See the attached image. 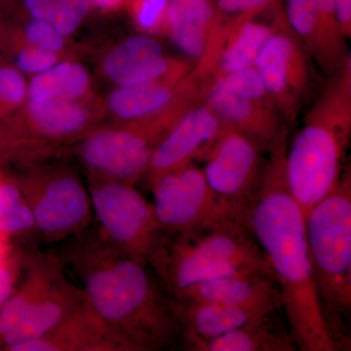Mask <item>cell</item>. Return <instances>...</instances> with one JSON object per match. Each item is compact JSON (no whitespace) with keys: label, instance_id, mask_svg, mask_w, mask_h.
I'll use <instances>...</instances> for the list:
<instances>
[{"label":"cell","instance_id":"6","mask_svg":"<svg viewBox=\"0 0 351 351\" xmlns=\"http://www.w3.org/2000/svg\"><path fill=\"white\" fill-rule=\"evenodd\" d=\"M99 237L122 255L149 265L164 232L154 206L126 182L89 179Z\"/></svg>","mask_w":351,"mask_h":351},{"label":"cell","instance_id":"38","mask_svg":"<svg viewBox=\"0 0 351 351\" xmlns=\"http://www.w3.org/2000/svg\"><path fill=\"white\" fill-rule=\"evenodd\" d=\"M18 0H0V40L5 32L6 18H8L17 9Z\"/></svg>","mask_w":351,"mask_h":351},{"label":"cell","instance_id":"13","mask_svg":"<svg viewBox=\"0 0 351 351\" xmlns=\"http://www.w3.org/2000/svg\"><path fill=\"white\" fill-rule=\"evenodd\" d=\"M283 10L291 31L328 76L343 68L350 55L334 0H287Z\"/></svg>","mask_w":351,"mask_h":351},{"label":"cell","instance_id":"26","mask_svg":"<svg viewBox=\"0 0 351 351\" xmlns=\"http://www.w3.org/2000/svg\"><path fill=\"white\" fill-rule=\"evenodd\" d=\"M89 86L86 69L80 64L64 62L36 75L27 88V96L34 103L50 99L76 101L87 93Z\"/></svg>","mask_w":351,"mask_h":351},{"label":"cell","instance_id":"11","mask_svg":"<svg viewBox=\"0 0 351 351\" xmlns=\"http://www.w3.org/2000/svg\"><path fill=\"white\" fill-rule=\"evenodd\" d=\"M308 55L284 15L271 38L261 51L255 69L284 122L295 123L313 88Z\"/></svg>","mask_w":351,"mask_h":351},{"label":"cell","instance_id":"35","mask_svg":"<svg viewBox=\"0 0 351 351\" xmlns=\"http://www.w3.org/2000/svg\"><path fill=\"white\" fill-rule=\"evenodd\" d=\"M54 2L55 0H18L17 6L22 7L32 19L48 22Z\"/></svg>","mask_w":351,"mask_h":351},{"label":"cell","instance_id":"16","mask_svg":"<svg viewBox=\"0 0 351 351\" xmlns=\"http://www.w3.org/2000/svg\"><path fill=\"white\" fill-rule=\"evenodd\" d=\"M106 75L119 86L182 78L191 71L184 62L163 56L162 46L147 36L122 41L104 60Z\"/></svg>","mask_w":351,"mask_h":351},{"label":"cell","instance_id":"29","mask_svg":"<svg viewBox=\"0 0 351 351\" xmlns=\"http://www.w3.org/2000/svg\"><path fill=\"white\" fill-rule=\"evenodd\" d=\"M27 95V84L19 69L0 63V119L22 105Z\"/></svg>","mask_w":351,"mask_h":351},{"label":"cell","instance_id":"40","mask_svg":"<svg viewBox=\"0 0 351 351\" xmlns=\"http://www.w3.org/2000/svg\"><path fill=\"white\" fill-rule=\"evenodd\" d=\"M0 177H1V175H0Z\"/></svg>","mask_w":351,"mask_h":351},{"label":"cell","instance_id":"1","mask_svg":"<svg viewBox=\"0 0 351 351\" xmlns=\"http://www.w3.org/2000/svg\"><path fill=\"white\" fill-rule=\"evenodd\" d=\"M287 130L269 149L257 193L239 219L260 245L281 291L282 309L298 350L336 351L321 313L306 232V217L289 188Z\"/></svg>","mask_w":351,"mask_h":351},{"label":"cell","instance_id":"5","mask_svg":"<svg viewBox=\"0 0 351 351\" xmlns=\"http://www.w3.org/2000/svg\"><path fill=\"white\" fill-rule=\"evenodd\" d=\"M307 246L321 313L337 350H350L351 173L306 215Z\"/></svg>","mask_w":351,"mask_h":351},{"label":"cell","instance_id":"9","mask_svg":"<svg viewBox=\"0 0 351 351\" xmlns=\"http://www.w3.org/2000/svg\"><path fill=\"white\" fill-rule=\"evenodd\" d=\"M202 101L226 127L249 136L265 152L287 130L255 66L209 80Z\"/></svg>","mask_w":351,"mask_h":351},{"label":"cell","instance_id":"31","mask_svg":"<svg viewBox=\"0 0 351 351\" xmlns=\"http://www.w3.org/2000/svg\"><path fill=\"white\" fill-rule=\"evenodd\" d=\"M170 0H129L132 17L138 29L147 32L162 31Z\"/></svg>","mask_w":351,"mask_h":351},{"label":"cell","instance_id":"33","mask_svg":"<svg viewBox=\"0 0 351 351\" xmlns=\"http://www.w3.org/2000/svg\"><path fill=\"white\" fill-rule=\"evenodd\" d=\"M57 53L27 46L18 51L15 56L16 68L25 73L38 75L58 64Z\"/></svg>","mask_w":351,"mask_h":351},{"label":"cell","instance_id":"14","mask_svg":"<svg viewBox=\"0 0 351 351\" xmlns=\"http://www.w3.org/2000/svg\"><path fill=\"white\" fill-rule=\"evenodd\" d=\"M226 129L203 101L180 117L152 152L147 175L151 184L161 175L202 160L215 141Z\"/></svg>","mask_w":351,"mask_h":351},{"label":"cell","instance_id":"15","mask_svg":"<svg viewBox=\"0 0 351 351\" xmlns=\"http://www.w3.org/2000/svg\"><path fill=\"white\" fill-rule=\"evenodd\" d=\"M171 298L265 311H282L280 288L271 270L258 269L219 277L182 289Z\"/></svg>","mask_w":351,"mask_h":351},{"label":"cell","instance_id":"39","mask_svg":"<svg viewBox=\"0 0 351 351\" xmlns=\"http://www.w3.org/2000/svg\"><path fill=\"white\" fill-rule=\"evenodd\" d=\"M91 4L100 7L101 9L106 10H114V9L119 8V7L127 5L129 0H90Z\"/></svg>","mask_w":351,"mask_h":351},{"label":"cell","instance_id":"23","mask_svg":"<svg viewBox=\"0 0 351 351\" xmlns=\"http://www.w3.org/2000/svg\"><path fill=\"white\" fill-rule=\"evenodd\" d=\"M173 300V306L182 329V345L188 339H216L239 329L252 319L272 313L251 307L216 302Z\"/></svg>","mask_w":351,"mask_h":351},{"label":"cell","instance_id":"7","mask_svg":"<svg viewBox=\"0 0 351 351\" xmlns=\"http://www.w3.org/2000/svg\"><path fill=\"white\" fill-rule=\"evenodd\" d=\"M14 180L29 203L38 237L44 241L77 237L93 219L88 189L71 171L34 169Z\"/></svg>","mask_w":351,"mask_h":351},{"label":"cell","instance_id":"20","mask_svg":"<svg viewBox=\"0 0 351 351\" xmlns=\"http://www.w3.org/2000/svg\"><path fill=\"white\" fill-rule=\"evenodd\" d=\"M281 311L249 321L243 326L209 341L188 339L182 350L191 351H297L298 346Z\"/></svg>","mask_w":351,"mask_h":351},{"label":"cell","instance_id":"36","mask_svg":"<svg viewBox=\"0 0 351 351\" xmlns=\"http://www.w3.org/2000/svg\"><path fill=\"white\" fill-rule=\"evenodd\" d=\"M339 29L346 39L351 36V0H334Z\"/></svg>","mask_w":351,"mask_h":351},{"label":"cell","instance_id":"18","mask_svg":"<svg viewBox=\"0 0 351 351\" xmlns=\"http://www.w3.org/2000/svg\"><path fill=\"white\" fill-rule=\"evenodd\" d=\"M16 351H132L85 302L52 331Z\"/></svg>","mask_w":351,"mask_h":351},{"label":"cell","instance_id":"21","mask_svg":"<svg viewBox=\"0 0 351 351\" xmlns=\"http://www.w3.org/2000/svg\"><path fill=\"white\" fill-rule=\"evenodd\" d=\"M27 274L19 287L0 311V339L15 329L64 272V260L43 252H32L23 258Z\"/></svg>","mask_w":351,"mask_h":351},{"label":"cell","instance_id":"27","mask_svg":"<svg viewBox=\"0 0 351 351\" xmlns=\"http://www.w3.org/2000/svg\"><path fill=\"white\" fill-rule=\"evenodd\" d=\"M0 233L12 239L38 237L29 203L14 179L0 177Z\"/></svg>","mask_w":351,"mask_h":351},{"label":"cell","instance_id":"28","mask_svg":"<svg viewBox=\"0 0 351 351\" xmlns=\"http://www.w3.org/2000/svg\"><path fill=\"white\" fill-rule=\"evenodd\" d=\"M281 0H215L216 14L206 49L223 40L242 23L271 10Z\"/></svg>","mask_w":351,"mask_h":351},{"label":"cell","instance_id":"34","mask_svg":"<svg viewBox=\"0 0 351 351\" xmlns=\"http://www.w3.org/2000/svg\"><path fill=\"white\" fill-rule=\"evenodd\" d=\"M22 263L23 258L17 254L10 262L0 267V311L16 289Z\"/></svg>","mask_w":351,"mask_h":351},{"label":"cell","instance_id":"32","mask_svg":"<svg viewBox=\"0 0 351 351\" xmlns=\"http://www.w3.org/2000/svg\"><path fill=\"white\" fill-rule=\"evenodd\" d=\"M25 38L29 46L50 52H59L64 47V36L46 21L32 19L25 25Z\"/></svg>","mask_w":351,"mask_h":351},{"label":"cell","instance_id":"10","mask_svg":"<svg viewBox=\"0 0 351 351\" xmlns=\"http://www.w3.org/2000/svg\"><path fill=\"white\" fill-rule=\"evenodd\" d=\"M154 214L165 234H178L210 221L239 218V205L215 193L193 164L171 171L149 184Z\"/></svg>","mask_w":351,"mask_h":351},{"label":"cell","instance_id":"12","mask_svg":"<svg viewBox=\"0 0 351 351\" xmlns=\"http://www.w3.org/2000/svg\"><path fill=\"white\" fill-rule=\"evenodd\" d=\"M263 152L255 140L226 127L203 157V174L215 193L242 206L260 186L265 162Z\"/></svg>","mask_w":351,"mask_h":351},{"label":"cell","instance_id":"17","mask_svg":"<svg viewBox=\"0 0 351 351\" xmlns=\"http://www.w3.org/2000/svg\"><path fill=\"white\" fill-rule=\"evenodd\" d=\"M283 9L277 6L270 22L258 17L242 23L221 43L205 50L193 69L205 82L255 66L257 58L278 27Z\"/></svg>","mask_w":351,"mask_h":351},{"label":"cell","instance_id":"4","mask_svg":"<svg viewBox=\"0 0 351 351\" xmlns=\"http://www.w3.org/2000/svg\"><path fill=\"white\" fill-rule=\"evenodd\" d=\"M149 265L170 297L219 277L271 270L260 245L239 218L210 221L178 234L164 233Z\"/></svg>","mask_w":351,"mask_h":351},{"label":"cell","instance_id":"30","mask_svg":"<svg viewBox=\"0 0 351 351\" xmlns=\"http://www.w3.org/2000/svg\"><path fill=\"white\" fill-rule=\"evenodd\" d=\"M90 6V0H55L48 23L61 36H71L86 17Z\"/></svg>","mask_w":351,"mask_h":351},{"label":"cell","instance_id":"8","mask_svg":"<svg viewBox=\"0 0 351 351\" xmlns=\"http://www.w3.org/2000/svg\"><path fill=\"white\" fill-rule=\"evenodd\" d=\"M172 126L169 120L157 115L128 122L121 128L91 132L78 145V156L89 179L134 184L147 174L154 147Z\"/></svg>","mask_w":351,"mask_h":351},{"label":"cell","instance_id":"3","mask_svg":"<svg viewBox=\"0 0 351 351\" xmlns=\"http://www.w3.org/2000/svg\"><path fill=\"white\" fill-rule=\"evenodd\" d=\"M286 154L291 193L304 217L338 186L351 137V58L329 76Z\"/></svg>","mask_w":351,"mask_h":351},{"label":"cell","instance_id":"24","mask_svg":"<svg viewBox=\"0 0 351 351\" xmlns=\"http://www.w3.org/2000/svg\"><path fill=\"white\" fill-rule=\"evenodd\" d=\"M215 14L212 0H170L164 31L178 49L198 62L206 49Z\"/></svg>","mask_w":351,"mask_h":351},{"label":"cell","instance_id":"37","mask_svg":"<svg viewBox=\"0 0 351 351\" xmlns=\"http://www.w3.org/2000/svg\"><path fill=\"white\" fill-rule=\"evenodd\" d=\"M17 254L11 243V239L0 233V267L10 262Z\"/></svg>","mask_w":351,"mask_h":351},{"label":"cell","instance_id":"2","mask_svg":"<svg viewBox=\"0 0 351 351\" xmlns=\"http://www.w3.org/2000/svg\"><path fill=\"white\" fill-rule=\"evenodd\" d=\"M66 262L73 265L88 304L132 351L182 348L173 300L147 265L114 250L99 237L80 234Z\"/></svg>","mask_w":351,"mask_h":351},{"label":"cell","instance_id":"19","mask_svg":"<svg viewBox=\"0 0 351 351\" xmlns=\"http://www.w3.org/2000/svg\"><path fill=\"white\" fill-rule=\"evenodd\" d=\"M85 302L82 287L71 283L63 272L20 324L0 339V350L16 351L19 346L45 336Z\"/></svg>","mask_w":351,"mask_h":351},{"label":"cell","instance_id":"25","mask_svg":"<svg viewBox=\"0 0 351 351\" xmlns=\"http://www.w3.org/2000/svg\"><path fill=\"white\" fill-rule=\"evenodd\" d=\"M27 130L31 137L62 142L82 135L90 124V115L75 101L50 99L29 101Z\"/></svg>","mask_w":351,"mask_h":351},{"label":"cell","instance_id":"22","mask_svg":"<svg viewBox=\"0 0 351 351\" xmlns=\"http://www.w3.org/2000/svg\"><path fill=\"white\" fill-rule=\"evenodd\" d=\"M195 80L193 69L182 78L119 86L108 98L110 112L127 122L151 119L169 108Z\"/></svg>","mask_w":351,"mask_h":351}]
</instances>
